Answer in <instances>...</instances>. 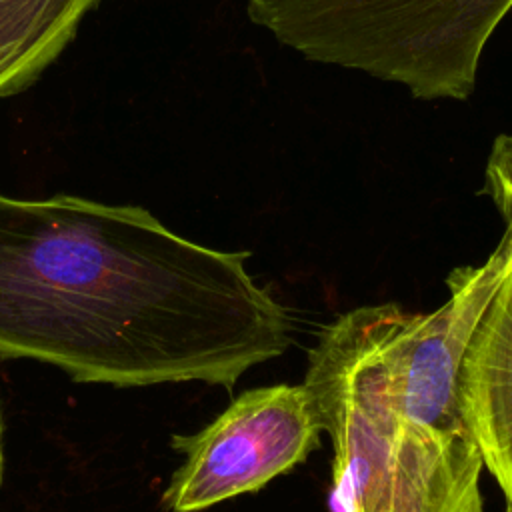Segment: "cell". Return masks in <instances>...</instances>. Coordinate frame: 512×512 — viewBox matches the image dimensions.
<instances>
[{"instance_id":"obj_1","label":"cell","mask_w":512,"mask_h":512,"mask_svg":"<svg viewBox=\"0 0 512 512\" xmlns=\"http://www.w3.org/2000/svg\"><path fill=\"white\" fill-rule=\"evenodd\" d=\"M248 258L140 206L0 194V360L46 362L78 382L232 388L292 342Z\"/></svg>"},{"instance_id":"obj_2","label":"cell","mask_w":512,"mask_h":512,"mask_svg":"<svg viewBox=\"0 0 512 512\" xmlns=\"http://www.w3.org/2000/svg\"><path fill=\"white\" fill-rule=\"evenodd\" d=\"M386 304L358 306L322 328L308 386L334 450L342 512H484L482 456L468 430L404 414L384 364Z\"/></svg>"},{"instance_id":"obj_3","label":"cell","mask_w":512,"mask_h":512,"mask_svg":"<svg viewBox=\"0 0 512 512\" xmlns=\"http://www.w3.org/2000/svg\"><path fill=\"white\" fill-rule=\"evenodd\" d=\"M512 0H248L252 24L302 58L398 84L418 100H468Z\"/></svg>"},{"instance_id":"obj_4","label":"cell","mask_w":512,"mask_h":512,"mask_svg":"<svg viewBox=\"0 0 512 512\" xmlns=\"http://www.w3.org/2000/svg\"><path fill=\"white\" fill-rule=\"evenodd\" d=\"M316 402L302 384H274L242 392L196 434L172 438L184 454L162 502L172 512H200L264 488L302 464L320 446Z\"/></svg>"},{"instance_id":"obj_5","label":"cell","mask_w":512,"mask_h":512,"mask_svg":"<svg viewBox=\"0 0 512 512\" xmlns=\"http://www.w3.org/2000/svg\"><path fill=\"white\" fill-rule=\"evenodd\" d=\"M510 238L502 278L466 344L458 378V410L512 510V210H498Z\"/></svg>"},{"instance_id":"obj_6","label":"cell","mask_w":512,"mask_h":512,"mask_svg":"<svg viewBox=\"0 0 512 512\" xmlns=\"http://www.w3.org/2000/svg\"><path fill=\"white\" fill-rule=\"evenodd\" d=\"M100 0H0V98L30 86Z\"/></svg>"},{"instance_id":"obj_7","label":"cell","mask_w":512,"mask_h":512,"mask_svg":"<svg viewBox=\"0 0 512 512\" xmlns=\"http://www.w3.org/2000/svg\"><path fill=\"white\" fill-rule=\"evenodd\" d=\"M484 194L496 210H512V134L494 138L484 168Z\"/></svg>"},{"instance_id":"obj_8","label":"cell","mask_w":512,"mask_h":512,"mask_svg":"<svg viewBox=\"0 0 512 512\" xmlns=\"http://www.w3.org/2000/svg\"><path fill=\"white\" fill-rule=\"evenodd\" d=\"M2 470H4V454H2V414H0V482H2Z\"/></svg>"},{"instance_id":"obj_9","label":"cell","mask_w":512,"mask_h":512,"mask_svg":"<svg viewBox=\"0 0 512 512\" xmlns=\"http://www.w3.org/2000/svg\"><path fill=\"white\" fill-rule=\"evenodd\" d=\"M504 512H512V510H510V508H506V510H504Z\"/></svg>"}]
</instances>
